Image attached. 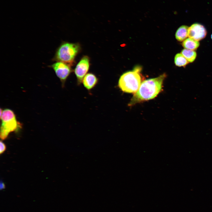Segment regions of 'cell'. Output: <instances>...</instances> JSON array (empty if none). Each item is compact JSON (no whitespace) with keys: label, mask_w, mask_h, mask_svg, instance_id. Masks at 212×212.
Returning <instances> with one entry per match:
<instances>
[{"label":"cell","mask_w":212,"mask_h":212,"mask_svg":"<svg viewBox=\"0 0 212 212\" xmlns=\"http://www.w3.org/2000/svg\"><path fill=\"white\" fill-rule=\"evenodd\" d=\"M174 63L176 66L185 67L189 62L181 53H178L175 56Z\"/></svg>","instance_id":"obj_12"},{"label":"cell","mask_w":212,"mask_h":212,"mask_svg":"<svg viewBox=\"0 0 212 212\" xmlns=\"http://www.w3.org/2000/svg\"><path fill=\"white\" fill-rule=\"evenodd\" d=\"M140 72V68H136L123 73L118 82V87L120 90L127 93H135L142 82Z\"/></svg>","instance_id":"obj_2"},{"label":"cell","mask_w":212,"mask_h":212,"mask_svg":"<svg viewBox=\"0 0 212 212\" xmlns=\"http://www.w3.org/2000/svg\"><path fill=\"white\" fill-rule=\"evenodd\" d=\"M0 154L3 153L6 150V147L5 144L1 140L0 142Z\"/></svg>","instance_id":"obj_13"},{"label":"cell","mask_w":212,"mask_h":212,"mask_svg":"<svg viewBox=\"0 0 212 212\" xmlns=\"http://www.w3.org/2000/svg\"><path fill=\"white\" fill-rule=\"evenodd\" d=\"M166 76L165 74H163L157 77L143 81L130 100L129 106H133L156 97L162 90L163 82Z\"/></svg>","instance_id":"obj_1"},{"label":"cell","mask_w":212,"mask_h":212,"mask_svg":"<svg viewBox=\"0 0 212 212\" xmlns=\"http://www.w3.org/2000/svg\"><path fill=\"white\" fill-rule=\"evenodd\" d=\"M211 38L212 40V34H211Z\"/></svg>","instance_id":"obj_15"},{"label":"cell","mask_w":212,"mask_h":212,"mask_svg":"<svg viewBox=\"0 0 212 212\" xmlns=\"http://www.w3.org/2000/svg\"><path fill=\"white\" fill-rule=\"evenodd\" d=\"M90 67L89 58L87 56L83 57L77 65L74 71L77 85H80L87 74Z\"/></svg>","instance_id":"obj_6"},{"label":"cell","mask_w":212,"mask_h":212,"mask_svg":"<svg viewBox=\"0 0 212 212\" xmlns=\"http://www.w3.org/2000/svg\"><path fill=\"white\" fill-rule=\"evenodd\" d=\"M80 49L77 43L63 42L57 49L53 60L71 65Z\"/></svg>","instance_id":"obj_4"},{"label":"cell","mask_w":212,"mask_h":212,"mask_svg":"<svg viewBox=\"0 0 212 212\" xmlns=\"http://www.w3.org/2000/svg\"><path fill=\"white\" fill-rule=\"evenodd\" d=\"M1 121L0 137L2 140L5 139L11 132L16 131L21 128L22 125L17 120L15 114L11 110L1 109Z\"/></svg>","instance_id":"obj_3"},{"label":"cell","mask_w":212,"mask_h":212,"mask_svg":"<svg viewBox=\"0 0 212 212\" xmlns=\"http://www.w3.org/2000/svg\"><path fill=\"white\" fill-rule=\"evenodd\" d=\"M98 80L93 74L88 73L84 77L82 81L85 87L90 91L94 88L98 82Z\"/></svg>","instance_id":"obj_8"},{"label":"cell","mask_w":212,"mask_h":212,"mask_svg":"<svg viewBox=\"0 0 212 212\" xmlns=\"http://www.w3.org/2000/svg\"><path fill=\"white\" fill-rule=\"evenodd\" d=\"M182 45L185 49L194 50L198 47L200 43L198 41L189 38L183 41Z\"/></svg>","instance_id":"obj_10"},{"label":"cell","mask_w":212,"mask_h":212,"mask_svg":"<svg viewBox=\"0 0 212 212\" xmlns=\"http://www.w3.org/2000/svg\"><path fill=\"white\" fill-rule=\"evenodd\" d=\"M188 28L189 27L187 26L182 25L177 29L175 35L178 41L182 42L186 39L188 36Z\"/></svg>","instance_id":"obj_9"},{"label":"cell","mask_w":212,"mask_h":212,"mask_svg":"<svg viewBox=\"0 0 212 212\" xmlns=\"http://www.w3.org/2000/svg\"><path fill=\"white\" fill-rule=\"evenodd\" d=\"M181 53L189 62H192L194 61L197 56L196 51L186 49H183Z\"/></svg>","instance_id":"obj_11"},{"label":"cell","mask_w":212,"mask_h":212,"mask_svg":"<svg viewBox=\"0 0 212 212\" xmlns=\"http://www.w3.org/2000/svg\"><path fill=\"white\" fill-rule=\"evenodd\" d=\"M207 33V30L203 25L194 23L189 27L188 36L189 38L199 41L204 38Z\"/></svg>","instance_id":"obj_7"},{"label":"cell","mask_w":212,"mask_h":212,"mask_svg":"<svg viewBox=\"0 0 212 212\" xmlns=\"http://www.w3.org/2000/svg\"><path fill=\"white\" fill-rule=\"evenodd\" d=\"M59 79L62 87H64L67 78L72 72L71 65L60 62H57L50 66Z\"/></svg>","instance_id":"obj_5"},{"label":"cell","mask_w":212,"mask_h":212,"mask_svg":"<svg viewBox=\"0 0 212 212\" xmlns=\"http://www.w3.org/2000/svg\"><path fill=\"white\" fill-rule=\"evenodd\" d=\"M5 188V186L3 181H1L0 183V189L1 190H3Z\"/></svg>","instance_id":"obj_14"}]
</instances>
